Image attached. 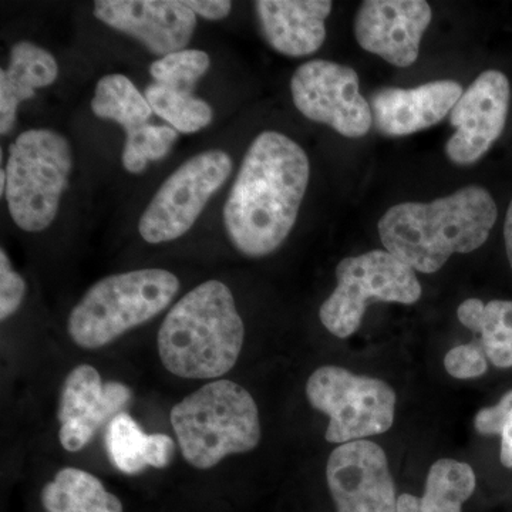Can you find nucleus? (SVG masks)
I'll use <instances>...</instances> for the list:
<instances>
[{
  "instance_id": "obj_1",
  "label": "nucleus",
  "mask_w": 512,
  "mask_h": 512,
  "mask_svg": "<svg viewBox=\"0 0 512 512\" xmlns=\"http://www.w3.org/2000/svg\"><path fill=\"white\" fill-rule=\"evenodd\" d=\"M311 180V161L295 140L262 131L242 158L224 205L231 244L248 258L274 254L291 234Z\"/></svg>"
},
{
  "instance_id": "obj_2",
  "label": "nucleus",
  "mask_w": 512,
  "mask_h": 512,
  "mask_svg": "<svg viewBox=\"0 0 512 512\" xmlns=\"http://www.w3.org/2000/svg\"><path fill=\"white\" fill-rule=\"evenodd\" d=\"M490 192L478 185L460 188L433 202H402L379 221L384 249L421 274L440 271L454 254L483 247L497 222Z\"/></svg>"
},
{
  "instance_id": "obj_3",
  "label": "nucleus",
  "mask_w": 512,
  "mask_h": 512,
  "mask_svg": "<svg viewBox=\"0 0 512 512\" xmlns=\"http://www.w3.org/2000/svg\"><path fill=\"white\" fill-rule=\"evenodd\" d=\"M245 326L234 295L218 279L202 282L180 299L158 330L157 346L168 372L211 380L237 365Z\"/></svg>"
},
{
  "instance_id": "obj_4",
  "label": "nucleus",
  "mask_w": 512,
  "mask_h": 512,
  "mask_svg": "<svg viewBox=\"0 0 512 512\" xmlns=\"http://www.w3.org/2000/svg\"><path fill=\"white\" fill-rule=\"evenodd\" d=\"M170 419L185 460L200 470L249 453L262 437L254 397L231 380L205 384L175 404Z\"/></svg>"
},
{
  "instance_id": "obj_5",
  "label": "nucleus",
  "mask_w": 512,
  "mask_h": 512,
  "mask_svg": "<svg viewBox=\"0 0 512 512\" xmlns=\"http://www.w3.org/2000/svg\"><path fill=\"white\" fill-rule=\"evenodd\" d=\"M178 291L180 281L165 269H137L107 276L74 306L67 322L70 338L83 349L103 348L160 315Z\"/></svg>"
},
{
  "instance_id": "obj_6",
  "label": "nucleus",
  "mask_w": 512,
  "mask_h": 512,
  "mask_svg": "<svg viewBox=\"0 0 512 512\" xmlns=\"http://www.w3.org/2000/svg\"><path fill=\"white\" fill-rule=\"evenodd\" d=\"M73 148L59 131L30 128L9 146L6 204L16 227L42 232L55 222L73 171Z\"/></svg>"
},
{
  "instance_id": "obj_7",
  "label": "nucleus",
  "mask_w": 512,
  "mask_h": 512,
  "mask_svg": "<svg viewBox=\"0 0 512 512\" xmlns=\"http://www.w3.org/2000/svg\"><path fill=\"white\" fill-rule=\"evenodd\" d=\"M336 281L335 291L320 306L319 318L339 339L357 332L370 301L414 305L421 298L416 271L386 249L342 259Z\"/></svg>"
},
{
  "instance_id": "obj_8",
  "label": "nucleus",
  "mask_w": 512,
  "mask_h": 512,
  "mask_svg": "<svg viewBox=\"0 0 512 512\" xmlns=\"http://www.w3.org/2000/svg\"><path fill=\"white\" fill-rule=\"evenodd\" d=\"M306 396L313 409L329 416V443L342 446L392 429L397 397L384 380L323 366L309 377Z\"/></svg>"
},
{
  "instance_id": "obj_9",
  "label": "nucleus",
  "mask_w": 512,
  "mask_h": 512,
  "mask_svg": "<svg viewBox=\"0 0 512 512\" xmlns=\"http://www.w3.org/2000/svg\"><path fill=\"white\" fill-rule=\"evenodd\" d=\"M234 161L224 150H207L181 164L161 184L138 221V232L148 244H164L184 237L224 187Z\"/></svg>"
},
{
  "instance_id": "obj_10",
  "label": "nucleus",
  "mask_w": 512,
  "mask_h": 512,
  "mask_svg": "<svg viewBox=\"0 0 512 512\" xmlns=\"http://www.w3.org/2000/svg\"><path fill=\"white\" fill-rule=\"evenodd\" d=\"M293 104L315 123L325 124L346 138L365 137L373 124L370 103L360 93L352 67L330 60H309L291 79Z\"/></svg>"
},
{
  "instance_id": "obj_11",
  "label": "nucleus",
  "mask_w": 512,
  "mask_h": 512,
  "mask_svg": "<svg viewBox=\"0 0 512 512\" xmlns=\"http://www.w3.org/2000/svg\"><path fill=\"white\" fill-rule=\"evenodd\" d=\"M510 101V82L504 73H481L451 110L450 124L456 133L446 144L448 160L457 165L480 161L503 134Z\"/></svg>"
},
{
  "instance_id": "obj_12",
  "label": "nucleus",
  "mask_w": 512,
  "mask_h": 512,
  "mask_svg": "<svg viewBox=\"0 0 512 512\" xmlns=\"http://www.w3.org/2000/svg\"><path fill=\"white\" fill-rule=\"evenodd\" d=\"M326 481L336 512H397L399 497L389 461L373 441H352L333 450Z\"/></svg>"
},
{
  "instance_id": "obj_13",
  "label": "nucleus",
  "mask_w": 512,
  "mask_h": 512,
  "mask_svg": "<svg viewBox=\"0 0 512 512\" xmlns=\"http://www.w3.org/2000/svg\"><path fill=\"white\" fill-rule=\"evenodd\" d=\"M93 15L158 57L184 50L198 23L197 15L177 0H99Z\"/></svg>"
},
{
  "instance_id": "obj_14",
  "label": "nucleus",
  "mask_w": 512,
  "mask_h": 512,
  "mask_svg": "<svg viewBox=\"0 0 512 512\" xmlns=\"http://www.w3.org/2000/svg\"><path fill=\"white\" fill-rule=\"evenodd\" d=\"M433 12L424 0H366L355 18L357 43L396 67L419 59L421 39Z\"/></svg>"
},
{
  "instance_id": "obj_15",
  "label": "nucleus",
  "mask_w": 512,
  "mask_h": 512,
  "mask_svg": "<svg viewBox=\"0 0 512 512\" xmlns=\"http://www.w3.org/2000/svg\"><path fill=\"white\" fill-rule=\"evenodd\" d=\"M131 394L126 384L103 382L93 366L74 367L60 396L59 439L64 450L76 453L86 447L96 431L130 403Z\"/></svg>"
},
{
  "instance_id": "obj_16",
  "label": "nucleus",
  "mask_w": 512,
  "mask_h": 512,
  "mask_svg": "<svg viewBox=\"0 0 512 512\" xmlns=\"http://www.w3.org/2000/svg\"><path fill=\"white\" fill-rule=\"evenodd\" d=\"M463 93L453 80H437L412 89L383 87L369 101L373 124L386 137L410 136L446 119Z\"/></svg>"
},
{
  "instance_id": "obj_17",
  "label": "nucleus",
  "mask_w": 512,
  "mask_h": 512,
  "mask_svg": "<svg viewBox=\"0 0 512 512\" xmlns=\"http://www.w3.org/2000/svg\"><path fill=\"white\" fill-rule=\"evenodd\" d=\"M256 19L266 43L281 55L311 56L326 40L329 0H259Z\"/></svg>"
},
{
  "instance_id": "obj_18",
  "label": "nucleus",
  "mask_w": 512,
  "mask_h": 512,
  "mask_svg": "<svg viewBox=\"0 0 512 512\" xmlns=\"http://www.w3.org/2000/svg\"><path fill=\"white\" fill-rule=\"evenodd\" d=\"M59 77L56 57L43 47L20 40L10 49L9 64L0 70V134L16 126L20 104L52 86Z\"/></svg>"
},
{
  "instance_id": "obj_19",
  "label": "nucleus",
  "mask_w": 512,
  "mask_h": 512,
  "mask_svg": "<svg viewBox=\"0 0 512 512\" xmlns=\"http://www.w3.org/2000/svg\"><path fill=\"white\" fill-rule=\"evenodd\" d=\"M106 447L111 463L128 476L141 473L147 467H168L175 453L170 436L144 433L127 413L117 414L110 421Z\"/></svg>"
},
{
  "instance_id": "obj_20",
  "label": "nucleus",
  "mask_w": 512,
  "mask_h": 512,
  "mask_svg": "<svg viewBox=\"0 0 512 512\" xmlns=\"http://www.w3.org/2000/svg\"><path fill=\"white\" fill-rule=\"evenodd\" d=\"M477 487L476 473L470 464L441 458L430 467L421 497L402 494L397 512H463V505Z\"/></svg>"
},
{
  "instance_id": "obj_21",
  "label": "nucleus",
  "mask_w": 512,
  "mask_h": 512,
  "mask_svg": "<svg viewBox=\"0 0 512 512\" xmlns=\"http://www.w3.org/2000/svg\"><path fill=\"white\" fill-rule=\"evenodd\" d=\"M40 500L46 512H123L119 498L99 478L73 467L60 470L45 485Z\"/></svg>"
},
{
  "instance_id": "obj_22",
  "label": "nucleus",
  "mask_w": 512,
  "mask_h": 512,
  "mask_svg": "<svg viewBox=\"0 0 512 512\" xmlns=\"http://www.w3.org/2000/svg\"><path fill=\"white\" fill-rule=\"evenodd\" d=\"M457 318L480 335L488 362L500 369L512 367V301L467 299L458 306Z\"/></svg>"
},
{
  "instance_id": "obj_23",
  "label": "nucleus",
  "mask_w": 512,
  "mask_h": 512,
  "mask_svg": "<svg viewBox=\"0 0 512 512\" xmlns=\"http://www.w3.org/2000/svg\"><path fill=\"white\" fill-rule=\"evenodd\" d=\"M94 116L114 121L126 133L148 124L153 109L143 93L124 74L114 73L101 77L92 99Z\"/></svg>"
},
{
  "instance_id": "obj_24",
  "label": "nucleus",
  "mask_w": 512,
  "mask_h": 512,
  "mask_svg": "<svg viewBox=\"0 0 512 512\" xmlns=\"http://www.w3.org/2000/svg\"><path fill=\"white\" fill-rule=\"evenodd\" d=\"M153 113L178 133L194 134L204 130L214 120V110L207 101L192 93L178 92L153 83L144 90Z\"/></svg>"
},
{
  "instance_id": "obj_25",
  "label": "nucleus",
  "mask_w": 512,
  "mask_h": 512,
  "mask_svg": "<svg viewBox=\"0 0 512 512\" xmlns=\"http://www.w3.org/2000/svg\"><path fill=\"white\" fill-rule=\"evenodd\" d=\"M178 140V131L170 126L144 124L126 133L121 164L130 174H143L150 161H160L170 154Z\"/></svg>"
},
{
  "instance_id": "obj_26",
  "label": "nucleus",
  "mask_w": 512,
  "mask_h": 512,
  "mask_svg": "<svg viewBox=\"0 0 512 512\" xmlns=\"http://www.w3.org/2000/svg\"><path fill=\"white\" fill-rule=\"evenodd\" d=\"M211 57L200 49H184L158 57L151 63L150 74L154 83L178 92L192 93L197 83L208 73Z\"/></svg>"
},
{
  "instance_id": "obj_27",
  "label": "nucleus",
  "mask_w": 512,
  "mask_h": 512,
  "mask_svg": "<svg viewBox=\"0 0 512 512\" xmlns=\"http://www.w3.org/2000/svg\"><path fill=\"white\" fill-rule=\"evenodd\" d=\"M474 427L483 436H501V463L512 468V390L495 406L481 409L474 419Z\"/></svg>"
},
{
  "instance_id": "obj_28",
  "label": "nucleus",
  "mask_w": 512,
  "mask_h": 512,
  "mask_svg": "<svg viewBox=\"0 0 512 512\" xmlns=\"http://www.w3.org/2000/svg\"><path fill=\"white\" fill-rule=\"evenodd\" d=\"M444 367L454 379H476L487 372L488 359L483 346L476 340L451 349L444 357Z\"/></svg>"
},
{
  "instance_id": "obj_29",
  "label": "nucleus",
  "mask_w": 512,
  "mask_h": 512,
  "mask_svg": "<svg viewBox=\"0 0 512 512\" xmlns=\"http://www.w3.org/2000/svg\"><path fill=\"white\" fill-rule=\"evenodd\" d=\"M26 295V282L13 269L5 248L0 249V319L15 315Z\"/></svg>"
},
{
  "instance_id": "obj_30",
  "label": "nucleus",
  "mask_w": 512,
  "mask_h": 512,
  "mask_svg": "<svg viewBox=\"0 0 512 512\" xmlns=\"http://www.w3.org/2000/svg\"><path fill=\"white\" fill-rule=\"evenodd\" d=\"M185 5L197 15V18L207 20H222L227 18L232 10L229 0H184Z\"/></svg>"
},
{
  "instance_id": "obj_31",
  "label": "nucleus",
  "mask_w": 512,
  "mask_h": 512,
  "mask_svg": "<svg viewBox=\"0 0 512 512\" xmlns=\"http://www.w3.org/2000/svg\"><path fill=\"white\" fill-rule=\"evenodd\" d=\"M504 239L505 251H507L508 262H510L512 269V200L510 202V207H508L507 217H505Z\"/></svg>"
},
{
  "instance_id": "obj_32",
  "label": "nucleus",
  "mask_w": 512,
  "mask_h": 512,
  "mask_svg": "<svg viewBox=\"0 0 512 512\" xmlns=\"http://www.w3.org/2000/svg\"><path fill=\"white\" fill-rule=\"evenodd\" d=\"M6 183H8V178H6L5 168H2V171H0V191H2V194H5Z\"/></svg>"
}]
</instances>
